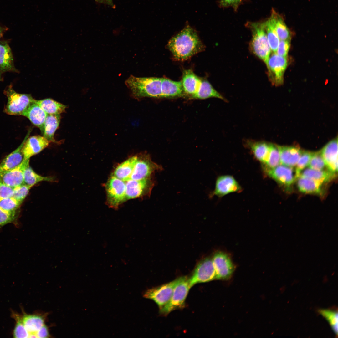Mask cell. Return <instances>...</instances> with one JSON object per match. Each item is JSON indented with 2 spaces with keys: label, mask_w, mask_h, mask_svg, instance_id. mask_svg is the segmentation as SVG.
<instances>
[{
  "label": "cell",
  "mask_w": 338,
  "mask_h": 338,
  "mask_svg": "<svg viewBox=\"0 0 338 338\" xmlns=\"http://www.w3.org/2000/svg\"><path fill=\"white\" fill-rule=\"evenodd\" d=\"M241 189L240 185L232 176H221L217 178L215 189L210 196L222 197L231 193L240 192Z\"/></svg>",
  "instance_id": "cell-15"
},
{
  "label": "cell",
  "mask_w": 338,
  "mask_h": 338,
  "mask_svg": "<svg viewBox=\"0 0 338 338\" xmlns=\"http://www.w3.org/2000/svg\"><path fill=\"white\" fill-rule=\"evenodd\" d=\"M8 29V28L7 27L0 25V38L3 36L4 33Z\"/></svg>",
  "instance_id": "cell-48"
},
{
  "label": "cell",
  "mask_w": 338,
  "mask_h": 338,
  "mask_svg": "<svg viewBox=\"0 0 338 338\" xmlns=\"http://www.w3.org/2000/svg\"><path fill=\"white\" fill-rule=\"evenodd\" d=\"M319 313L328 321L333 330L337 335L338 334V312L335 310L321 309Z\"/></svg>",
  "instance_id": "cell-36"
},
{
  "label": "cell",
  "mask_w": 338,
  "mask_h": 338,
  "mask_svg": "<svg viewBox=\"0 0 338 338\" xmlns=\"http://www.w3.org/2000/svg\"><path fill=\"white\" fill-rule=\"evenodd\" d=\"M247 143L256 158L265 164L269 158L271 143L263 141H248Z\"/></svg>",
  "instance_id": "cell-25"
},
{
  "label": "cell",
  "mask_w": 338,
  "mask_h": 338,
  "mask_svg": "<svg viewBox=\"0 0 338 338\" xmlns=\"http://www.w3.org/2000/svg\"><path fill=\"white\" fill-rule=\"evenodd\" d=\"M336 176L335 173L328 170H317L308 167L304 169L301 172L299 177H305L325 183L332 180Z\"/></svg>",
  "instance_id": "cell-26"
},
{
  "label": "cell",
  "mask_w": 338,
  "mask_h": 338,
  "mask_svg": "<svg viewBox=\"0 0 338 338\" xmlns=\"http://www.w3.org/2000/svg\"><path fill=\"white\" fill-rule=\"evenodd\" d=\"M290 41L280 40L276 53L277 54L283 57H287L290 46Z\"/></svg>",
  "instance_id": "cell-42"
},
{
  "label": "cell",
  "mask_w": 338,
  "mask_h": 338,
  "mask_svg": "<svg viewBox=\"0 0 338 338\" xmlns=\"http://www.w3.org/2000/svg\"><path fill=\"white\" fill-rule=\"evenodd\" d=\"M60 120L59 114H47L44 125L42 134L50 142L55 143L54 133L58 128Z\"/></svg>",
  "instance_id": "cell-27"
},
{
  "label": "cell",
  "mask_w": 338,
  "mask_h": 338,
  "mask_svg": "<svg viewBox=\"0 0 338 338\" xmlns=\"http://www.w3.org/2000/svg\"><path fill=\"white\" fill-rule=\"evenodd\" d=\"M31 188L24 184L14 188L12 197L21 203L27 196Z\"/></svg>",
  "instance_id": "cell-41"
},
{
  "label": "cell",
  "mask_w": 338,
  "mask_h": 338,
  "mask_svg": "<svg viewBox=\"0 0 338 338\" xmlns=\"http://www.w3.org/2000/svg\"><path fill=\"white\" fill-rule=\"evenodd\" d=\"M246 26L251 30L252 38L250 50L253 53L267 64L271 49L265 30L264 22H248Z\"/></svg>",
  "instance_id": "cell-3"
},
{
  "label": "cell",
  "mask_w": 338,
  "mask_h": 338,
  "mask_svg": "<svg viewBox=\"0 0 338 338\" xmlns=\"http://www.w3.org/2000/svg\"><path fill=\"white\" fill-rule=\"evenodd\" d=\"M47 115L36 102L35 100L24 112L22 115L28 118L33 125L40 129L42 133Z\"/></svg>",
  "instance_id": "cell-19"
},
{
  "label": "cell",
  "mask_w": 338,
  "mask_h": 338,
  "mask_svg": "<svg viewBox=\"0 0 338 338\" xmlns=\"http://www.w3.org/2000/svg\"><path fill=\"white\" fill-rule=\"evenodd\" d=\"M31 130L28 131L24 139L19 146L8 155L0 164V172L9 170L19 166L24 159L23 149L24 143L29 137Z\"/></svg>",
  "instance_id": "cell-18"
},
{
  "label": "cell",
  "mask_w": 338,
  "mask_h": 338,
  "mask_svg": "<svg viewBox=\"0 0 338 338\" xmlns=\"http://www.w3.org/2000/svg\"><path fill=\"white\" fill-rule=\"evenodd\" d=\"M288 64L287 57L280 56L276 53L270 56L266 65L269 78L273 85L278 86L283 84Z\"/></svg>",
  "instance_id": "cell-7"
},
{
  "label": "cell",
  "mask_w": 338,
  "mask_h": 338,
  "mask_svg": "<svg viewBox=\"0 0 338 338\" xmlns=\"http://www.w3.org/2000/svg\"><path fill=\"white\" fill-rule=\"evenodd\" d=\"M212 259L216 279L223 280L229 279L235 269V266L229 256L225 252L218 251L214 253Z\"/></svg>",
  "instance_id": "cell-11"
},
{
  "label": "cell",
  "mask_w": 338,
  "mask_h": 338,
  "mask_svg": "<svg viewBox=\"0 0 338 338\" xmlns=\"http://www.w3.org/2000/svg\"><path fill=\"white\" fill-rule=\"evenodd\" d=\"M16 213H9L0 208V227L13 221L15 218Z\"/></svg>",
  "instance_id": "cell-43"
},
{
  "label": "cell",
  "mask_w": 338,
  "mask_h": 338,
  "mask_svg": "<svg viewBox=\"0 0 338 338\" xmlns=\"http://www.w3.org/2000/svg\"><path fill=\"white\" fill-rule=\"evenodd\" d=\"M22 320L26 330L29 334L36 333L44 324L42 316L37 315H25Z\"/></svg>",
  "instance_id": "cell-34"
},
{
  "label": "cell",
  "mask_w": 338,
  "mask_h": 338,
  "mask_svg": "<svg viewBox=\"0 0 338 338\" xmlns=\"http://www.w3.org/2000/svg\"><path fill=\"white\" fill-rule=\"evenodd\" d=\"M328 170L336 173L338 170V139L330 141L320 151Z\"/></svg>",
  "instance_id": "cell-17"
},
{
  "label": "cell",
  "mask_w": 338,
  "mask_h": 338,
  "mask_svg": "<svg viewBox=\"0 0 338 338\" xmlns=\"http://www.w3.org/2000/svg\"><path fill=\"white\" fill-rule=\"evenodd\" d=\"M161 98L177 97L184 93L181 81H174L167 78H161Z\"/></svg>",
  "instance_id": "cell-24"
},
{
  "label": "cell",
  "mask_w": 338,
  "mask_h": 338,
  "mask_svg": "<svg viewBox=\"0 0 338 338\" xmlns=\"http://www.w3.org/2000/svg\"><path fill=\"white\" fill-rule=\"evenodd\" d=\"M240 0L241 1V2H242V0Z\"/></svg>",
  "instance_id": "cell-50"
},
{
  "label": "cell",
  "mask_w": 338,
  "mask_h": 338,
  "mask_svg": "<svg viewBox=\"0 0 338 338\" xmlns=\"http://www.w3.org/2000/svg\"><path fill=\"white\" fill-rule=\"evenodd\" d=\"M36 334L38 338H47L49 336L48 327L44 324L36 333Z\"/></svg>",
  "instance_id": "cell-46"
},
{
  "label": "cell",
  "mask_w": 338,
  "mask_h": 338,
  "mask_svg": "<svg viewBox=\"0 0 338 338\" xmlns=\"http://www.w3.org/2000/svg\"><path fill=\"white\" fill-rule=\"evenodd\" d=\"M125 183L126 200L149 194L154 186L150 177L140 180L130 179L126 181Z\"/></svg>",
  "instance_id": "cell-13"
},
{
  "label": "cell",
  "mask_w": 338,
  "mask_h": 338,
  "mask_svg": "<svg viewBox=\"0 0 338 338\" xmlns=\"http://www.w3.org/2000/svg\"><path fill=\"white\" fill-rule=\"evenodd\" d=\"M280 164L288 166H295L301 154L302 151L294 146H278Z\"/></svg>",
  "instance_id": "cell-21"
},
{
  "label": "cell",
  "mask_w": 338,
  "mask_h": 338,
  "mask_svg": "<svg viewBox=\"0 0 338 338\" xmlns=\"http://www.w3.org/2000/svg\"><path fill=\"white\" fill-rule=\"evenodd\" d=\"M190 287L189 279L186 276L179 277L169 301L160 309V313L166 315L174 310L183 308Z\"/></svg>",
  "instance_id": "cell-5"
},
{
  "label": "cell",
  "mask_w": 338,
  "mask_h": 338,
  "mask_svg": "<svg viewBox=\"0 0 338 338\" xmlns=\"http://www.w3.org/2000/svg\"><path fill=\"white\" fill-rule=\"evenodd\" d=\"M8 99L4 112L11 115H22L24 112L35 100L30 94L16 92L10 85L4 91Z\"/></svg>",
  "instance_id": "cell-4"
},
{
  "label": "cell",
  "mask_w": 338,
  "mask_h": 338,
  "mask_svg": "<svg viewBox=\"0 0 338 338\" xmlns=\"http://www.w3.org/2000/svg\"><path fill=\"white\" fill-rule=\"evenodd\" d=\"M216 279V275L212 259L207 258L201 261L196 266L191 277L189 279L191 288L199 283L208 282Z\"/></svg>",
  "instance_id": "cell-8"
},
{
  "label": "cell",
  "mask_w": 338,
  "mask_h": 338,
  "mask_svg": "<svg viewBox=\"0 0 338 338\" xmlns=\"http://www.w3.org/2000/svg\"><path fill=\"white\" fill-rule=\"evenodd\" d=\"M50 142L43 136H33L28 137L23 145V152L24 158L30 159L47 147Z\"/></svg>",
  "instance_id": "cell-16"
},
{
  "label": "cell",
  "mask_w": 338,
  "mask_h": 338,
  "mask_svg": "<svg viewBox=\"0 0 338 338\" xmlns=\"http://www.w3.org/2000/svg\"><path fill=\"white\" fill-rule=\"evenodd\" d=\"M21 204L13 197L0 200V208L9 213H15Z\"/></svg>",
  "instance_id": "cell-39"
},
{
  "label": "cell",
  "mask_w": 338,
  "mask_h": 338,
  "mask_svg": "<svg viewBox=\"0 0 338 338\" xmlns=\"http://www.w3.org/2000/svg\"><path fill=\"white\" fill-rule=\"evenodd\" d=\"M137 158L138 156H134L121 163L115 169L113 175L124 181L130 179Z\"/></svg>",
  "instance_id": "cell-28"
},
{
  "label": "cell",
  "mask_w": 338,
  "mask_h": 338,
  "mask_svg": "<svg viewBox=\"0 0 338 338\" xmlns=\"http://www.w3.org/2000/svg\"><path fill=\"white\" fill-rule=\"evenodd\" d=\"M29 162V159L24 158L22 163L16 168L0 172V182L13 188L24 184V171Z\"/></svg>",
  "instance_id": "cell-14"
},
{
  "label": "cell",
  "mask_w": 338,
  "mask_h": 338,
  "mask_svg": "<svg viewBox=\"0 0 338 338\" xmlns=\"http://www.w3.org/2000/svg\"><path fill=\"white\" fill-rule=\"evenodd\" d=\"M313 153L309 151H302L301 156L295 166V170L297 179L299 177L301 172L308 166Z\"/></svg>",
  "instance_id": "cell-37"
},
{
  "label": "cell",
  "mask_w": 338,
  "mask_h": 338,
  "mask_svg": "<svg viewBox=\"0 0 338 338\" xmlns=\"http://www.w3.org/2000/svg\"><path fill=\"white\" fill-rule=\"evenodd\" d=\"M3 80L2 77V73L0 71V81H2Z\"/></svg>",
  "instance_id": "cell-49"
},
{
  "label": "cell",
  "mask_w": 338,
  "mask_h": 338,
  "mask_svg": "<svg viewBox=\"0 0 338 338\" xmlns=\"http://www.w3.org/2000/svg\"><path fill=\"white\" fill-rule=\"evenodd\" d=\"M297 186L299 190L305 193L323 195L324 193L323 188L324 183L308 178L299 177L297 179Z\"/></svg>",
  "instance_id": "cell-22"
},
{
  "label": "cell",
  "mask_w": 338,
  "mask_h": 338,
  "mask_svg": "<svg viewBox=\"0 0 338 338\" xmlns=\"http://www.w3.org/2000/svg\"><path fill=\"white\" fill-rule=\"evenodd\" d=\"M201 81L192 70H184L181 81L184 93L191 97L197 90Z\"/></svg>",
  "instance_id": "cell-23"
},
{
  "label": "cell",
  "mask_w": 338,
  "mask_h": 338,
  "mask_svg": "<svg viewBox=\"0 0 338 338\" xmlns=\"http://www.w3.org/2000/svg\"><path fill=\"white\" fill-rule=\"evenodd\" d=\"M125 83L135 98H161V78L138 77L131 75Z\"/></svg>",
  "instance_id": "cell-2"
},
{
  "label": "cell",
  "mask_w": 338,
  "mask_h": 338,
  "mask_svg": "<svg viewBox=\"0 0 338 338\" xmlns=\"http://www.w3.org/2000/svg\"><path fill=\"white\" fill-rule=\"evenodd\" d=\"M265 27L268 41L271 50L276 53L280 40L276 31L273 15L264 22Z\"/></svg>",
  "instance_id": "cell-30"
},
{
  "label": "cell",
  "mask_w": 338,
  "mask_h": 338,
  "mask_svg": "<svg viewBox=\"0 0 338 338\" xmlns=\"http://www.w3.org/2000/svg\"><path fill=\"white\" fill-rule=\"evenodd\" d=\"M217 98L226 102L227 100L216 91L208 81L201 80L199 87L196 93L191 98L203 99L210 98Z\"/></svg>",
  "instance_id": "cell-29"
},
{
  "label": "cell",
  "mask_w": 338,
  "mask_h": 338,
  "mask_svg": "<svg viewBox=\"0 0 338 338\" xmlns=\"http://www.w3.org/2000/svg\"><path fill=\"white\" fill-rule=\"evenodd\" d=\"M16 324L14 330L13 335L14 338H28L29 333L26 330L23 324L22 318L15 315Z\"/></svg>",
  "instance_id": "cell-40"
},
{
  "label": "cell",
  "mask_w": 338,
  "mask_h": 338,
  "mask_svg": "<svg viewBox=\"0 0 338 338\" xmlns=\"http://www.w3.org/2000/svg\"><path fill=\"white\" fill-rule=\"evenodd\" d=\"M97 2L106 4L111 7H113L114 5L112 0H95Z\"/></svg>",
  "instance_id": "cell-47"
},
{
  "label": "cell",
  "mask_w": 338,
  "mask_h": 338,
  "mask_svg": "<svg viewBox=\"0 0 338 338\" xmlns=\"http://www.w3.org/2000/svg\"><path fill=\"white\" fill-rule=\"evenodd\" d=\"M271 14L274 18L275 29L279 40L290 41L291 33L283 18L274 9Z\"/></svg>",
  "instance_id": "cell-33"
},
{
  "label": "cell",
  "mask_w": 338,
  "mask_h": 338,
  "mask_svg": "<svg viewBox=\"0 0 338 338\" xmlns=\"http://www.w3.org/2000/svg\"><path fill=\"white\" fill-rule=\"evenodd\" d=\"M14 188L0 182V200L12 197Z\"/></svg>",
  "instance_id": "cell-44"
},
{
  "label": "cell",
  "mask_w": 338,
  "mask_h": 338,
  "mask_svg": "<svg viewBox=\"0 0 338 338\" xmlns=\"http://www.w3.org/2000/svg\"><path fill=\"white\" fill-rule=\"evenodd\" d=\"M168 47L178 61L187 60L204 49L197 33L189 25L171 39Z\"/></svg>",
  "instance_id": "cell-1"
},
{
  "label": "cell",
  "mask_w": 338,
  "mask_h": 338,
  "mask_svg": "<svg viewBox=\"0 0 338 338\" xmlns=\"http://www.w3.org/2000/svg\"><path fill=\"white\" fill-rule=\"evenodd\" d=\"M162 169L161 166L152 161L149 155H141L139 157L138 156L130 179L140 180L149 178L155 171Z\"/></svg>",
  "instance_id": "cell-10"
},
{
  "label": "cell",
  "mask_w": 338,
  "mask_h": 338,
  "mask_svg": "<svg viewBox=\"0 0 338 338\" xmlns=\"http://www.w3.org/2000/svg\"><path fill=\"white\" fill-rule=\"evenodd\" d=\"M114 175L112 176L106 185L107 203L110 208L115 209L126 200L125 182Z\"/></svg>",
  "instance_id": "cell-6"
},
{
  "label": "cell",
  "mask_w": 338,
  "mask_h": 338,
  "mask_svg": "<svg viewBox=\"0 0 338 338\" xmlns=\"http://www.w3.org/2000/svg\"><path fill=\"white\" fill-rule=\"evenodd\" d=\"M179 280L178 278L169 283L149 289L145 292L143 296L153 300L160 309L170 300Z\"/></svg>",
  "instance_id": "cell-9"
},
{
  "label": "cell",
  "mask_w": 338,
  "mask_h": 338,
  "mask_svg": "<svg viewBox=\"0 0 338 338\" xmlns=\"http://www.w3.org/2000/svg\"><path fill=\"white\" fill-rule=\"evenodd\" d=\"M280 164L278 145L271 143L270 150L268 160L264 164V168H272Z\"/></svg>",
  "instance_id": "cell-35"
},
{
  "label": "cell",
  "mask_w": 338,
  "mask_h": 338,
  "mask_svg": "<svg viewBox=\"0 0 338 338\" xmlns=\"http://www.w3.org/2000/svg\"><path fill=\"white\" fill-rule=\"evenodd\" d=\"M264 170L270 177L288 189L297 179L293 167L283 165L272 168H264Z\"/></svg>",
  "instance_id": "cell-12"
},
{
  "label": "cell",
  "mask_w": 338,
  "mask_h": 338,
  "mask_svg": "<svg viewBox=\"0 0 338 338\" xmlns=\"http://www.w3.org/2000/svg\"><path fill=\"white\" fill-rule=\"evenodd\" d=\"M36 102L47 114H59L65 111L66 106L51 98L36 100Z\"/></svg>",
  "instance_id": "cell-31"
},
{
  "label": "cell",
  "mask_w": 338,
  "mask_h": 338,
  "mask_svg": "<svg viewBox=\"0 0 338 338\" xmlns=\"http://www.w3.org/2000/svg\"><path fill=\"white\" fill-rule=\"evenodd\" d=\"M24 184L31 187L42 181L54 182L55 178L51 177H44L36 173L28 164L25 168L23 173Z\"/></svg>",
  "instance_id": "cell-32"
},
{
  "label": "cell",
  "mask_w": 338,
  "mask_h": 338,
  "mask_svg": "<svg viewBox=\"0 0 338 338\" xmlns=\"http://www.w3.org/2000/svg\"><path fill=\"white\" fill-rule=\"evenodd\" d=\"M241 2L240 0H220L219 5L222 8L232 7L236 11Z\"/></svg>",
  "instance_id": "cell-45"
},
{
  "label": "cell",
  "mask_w": 338,
  "mask_h": 338,
  "mask_svg": "<svg viewBox=\"0 0 338 338\" xmlns=\"http://www.w3.org/2000/svg\"><path fill=\"white\" fill-rule=\"evenodd\" d=\"M0 71L18 72L15 67L13 54L8 43L6 41H0Z\"/></svg>",
  "instance_id": "cell-20"
},
{
  "label": "cell",
  "mask_w": 338,
  "mask_h": 338,
  "mask_svg": "<svg viewBox=\"0 0 338 338\" xmlns=\"http://www.w3.org/2000/svg\"><path fill=\"white\" fill-rule=\"evenodd\" d=\"M308 166L310 168L317 170H324L325 168L327 169L320 151L313 153Z\"/></svg>",
  "instance_id": "cell-38"
}]
</instances>
